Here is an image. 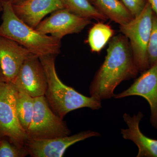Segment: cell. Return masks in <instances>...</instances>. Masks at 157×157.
I'll return each mask as SVG.
<instances>
[{
    "label": "cell",
    "instance_id": "1",
    "mask_svg": "<svg viewBox=\"0 0 157 157\" xmlns=\"http://www.w3.org/2000/svg\"><path fill=\"white\" fill-rule=\"evenodd\" d=\"M138 73L127 37L121 34L113 37L105 60L90 85V95L101 101L110 99L122 82L135 78Z\"/></svg>",
    "mask_w": 157,
    "mask_h": 157
},
{
    "label": "cell",
    "instance_id": "2",
    "mask_svg": "<svg viewBox=\"0 0 157 157\" xmlns=\"http://www.w3.org/2000/svg\"><path fill=\"white\" fill-rule=\"evenodd\" d=\"M2 7L1 36L13 40L39 57L59 54L61 40L39 33L20 19L9 0H2Z\"/></svg>",
    "mask_w": 157,
    "mask_h": 157
},
{
    "label": "cell",
    "instance_id": "3",
    "mask_svg": "<svg viewBox=\"0 0 157 157\" xmlns=\"http://www.w3.org/2000/svg\"><path fill=\"white\" fill-rule=\"evenodd\" d=\"M55 57L54 55L39 57L48 82L45 96L53 112L63 119L69 112L80 108L86 107L92 110L101 109L102 101L91 96L83 95L62 82L56 70Z\"/></svg>",
    "mask_w": 157,
    "mask_h": 157
},
{
    "label": "cell",
    "instance_id": "4",
    "mask_svg": "<svg viewBox=\"0 0 157 157\" xmlns=\"http://www.w3.org/2000/svg\"><path fill=\"white\" fill-rule=\"evenodd\" d=\"M153 14V11L147 2L138 16L119 27L122 34L128 40L134 62L140 73L149 68L147 48L152 28Z\"/></svg>",
    "mask_w": 157,
    "mask_h": 157
},
{
    "label": "cell",
    "instance_id": "5",
    "mask_svg": "<svg viewBox=\"0 0 157 157\" xmlns=\"http://www.w3.org/2000/svg\"><path fill=\"white\" fill-rule=\"evenodd\" d=\"M34 101L33 117L26 132L28 139H49L70 135L66 122L53 112L45 96L34 98Z\"/></svg>",
    "mask_w": 157,
    "mask_h": 157
},
{
    "label": "cell",
    "instance_id": "6",
    "mask_svg": "<svg viewBox=\"0 0 157 157\" xmlns=\"http://www.w3.org/2000/svg\"><path fill=\"white\" fill-rule=\"evenodd\" d=\"M17 93L13 82H6L0 86V137H9L17 145L25 146L28 137L17 117Z\"/></svg>",
    "mask_w": 157,
    "mask_h": 157
},
{
    "label": "cell",
    "instance_id": "7",
    "mask_svg": "<svg viewBox=\"0 0 157 157\" xmlns=\"http://www.w3.org/2000/svg\"><path fill=\"white\" fill-rule=\"evenodd\" d=\"M12 82L19 92L33 98L45 96L48 82L39 57L31 55L21 66Z\"/></svg>",
    "mask_w": 157,
    "mask_h": 157
},
{
    "label": "cell",
    "instance_id": "8",
    "mask_svg": "<svg viewBox=\"0 0 157 157\" xmlns=\"http://www.w3.org/2000/svg\"><path fill=\"white\" fill-rule=\"evenodd\" d=\"M91 23V19L72 13L67 9H59L41 21L36 30L61 40L69 34L78 33Z\"/></svg>",
    "mask_w": 157,
    "mask_h": 157
},
{
    "label": "cell",
    "instance_id": "9",
    "mask_svg": "<svg viewBox=\"0 0 157 157\" xmlns=\"http://www.w3.org/2000/svg\"><path fill=\"white\" fill-rule=\"evenodd\" d=\"M101 134L92 131H83L73 135L49 139H28L25 146L33 157H61L68 147L74 144Z\"/></svg>",
    "mask_w": 157,
    "mask_h": 157
},
{
    "label": "cell",
    "instance_id": "10",
    "mask_svg": "<svg viewBox=\"0 0 157 157\" xmlns=\"http://www.w3.org/2000/svg\"><path fill=\"white\" fill-rule=\"evenodd\" d=\"M132 96L142 97L148 102L151 110L150 122L157 130V64L141 73L128 88L113 97L121 99Z\"/></svg>",
    "mask_w": 157,
    "mask_h": 157
},
{
    "label": "cell",
    "instance_id": "11",
    "mask_svg": "<svg viewBox=\"0 0 157 157\" xmlns=\"http://www.w3.org/2000/svg\"><path fill=\"white\" fill-rule=\"evenodd\" d=\"M32 54L13 40L0 36V67L6 82H13L23 63Z\"/></svg>",
    "mask_w": 157,
    "mask_h": 157
},
{
    "label": "cell",
    "instance_id": "12",
    "mask_svg": "<svg viewBox=\"0 0 157 157\" xmlns=\"http://www.w3.org/2000/svg\"><path fill=\"white\" fill-rule=\"evenodd\" d=\"M13 8L20 19L36 29L46 15L65 6L62 0H25Z\"/></svg>",
    "mask_w": 157,
    "mask_h": 157
},
{
    "label": "cell",
    "instance_id": "13",
    "mask_svg": "<svg viewBox=\"0 0 157 157\" xmlns=\"http://www.w3.org/2000/svg\"><path fill=\"white\" fill-rule=\"evenodd\" d=\"M143 117L140 111L133 117L124 113L123 117L128 128L121 129V134L124 139L132 140L137 145L138 148L137 157H157V140L147 137L139 128Z\"/></svg>",
    "mask_w": 157,
    "mask_h": 157
},
{
    "label": "cell",
    "instance_id": "14",
    "mask_svg": "<svg viewBox=\"0 0 157 157\" xmlns=\"http://www.w3.org/2000/svg\"><path fill=\"white\" fill-rule=\"evenodd\" d=\"M93 5L107 19L120 25L126 24L135 18L121 0H96Z\"/></svg>",
    "mask_w": 157,
    "mask_h": 157
},
{
    "label": "cell",
    "instance_id": "15",
    "mask_svg": "<svg viewBox=\"0 0 157 157\" xmlns=\"http://www.w3.org/2000/svg\"><path fill=\"white\" fill-rule=\"evenodd\" d=\"M114 31L109 25L103 23L95 24L90 29L87 42L93 52H99L112 38Z\"/></svg>",
    "mask_w": 157,
    "mask_h": 157
},
{
    "label": "cell",
    "instance_id": "16",
    "mask_svg": "<svg viewBox=\"0 0 157 157\" xmlns=\"http://www.w3.org/2000/svg\"><path fill=\"white\" fill-rule=\"evenodd\" d=\"M65 8L74 14L90 19H107L89 0H62Z\"/></svg>",
    "mask_w": 157,
    "mask_h": 157
},
{
    "label": "cell",
    "instance_id": "17",
    "mask_svg": "<svg viewBox=\"0 0 157 157\" xmlns=\"http://www.w3.org/2000/svg\"><path fill=\"white\" fill-rule=\"evenodd\" d=\"M16 107L20 123L26 132L33 117L35 110L34 98L24 93L18 92Z\"/></svg>",
    "mask_w": 157,
    "mask_h": 157
},
{
    "label": "cell",
    "instance_id": "18",
    "mask_svg": "<svg viewBox=\"0 0 157 157\" xmlns=\"http://www.w3.org/2000/svg\"><path fill=\"white\" fill-rule=\"evenodd\" d=\"M29 155L25 146L17 145L9 137H0V157H25Z\"/></svg>",
    "mask_w": 157,
    "mask_h": 157
},
{
    "label": "cell",
    "instance_id": "19",
    "mask_svg": "<svg viewBox=\"0 0 157 157\" xmlns=\"http://www.w3.org/2000/svg\"><path fill=\"white\" fill-rule=\"evenodd\" d=\"M149 68L157 64V17L154 13L152 28L147 48Z\"/></svg>",
    "mask_w": 157,
    "mask_h": 157
},
{
    "label": "cell",
    "instance_id": "20",
    "mask_svg": "<svg viewBox=\"0 0 157 157\" xmlns=\"http://www.w3.org/2000/svg\"><path fill=\"white\" fill-rule=\"evenodd\" d=\"M134 17H137L143 11L147 0H121Z\"/></svg>",
    "mask_w": 157,
    "mask_h": 157
},
{
    "label": "cell",
    "instance_id": "21",
    "mask_svg": "<svg viewBox=\"0 0 157 157\" xmlns=\"http://www.w3.org/2000/svg\"><path fill=\"white\" fill-rule=\"evenodd\" d=\"M150 4L154 13L157 17V0H147Z\"/></svg>",
    "mask_w": 157,
    "mask_h": 157
},
{
    "label": "cell",
    "instance_id": "22",
    "mask_svg": "<svg viewBox=\"0 0 157 157\" xmlns=\"http://www.w3.org/2000/svg\"><path fill=\"white\" fill-rule=\"evenodd\" d=\"M4 82H6V80H5V78H4L2 69H1V67H0V86Z\"/></svg>",
    "mask_w": 157,
    "mask_h": 157
},
{
    "label": "cell",
    "instance_id": "23",
    "mask_svg": "<svg viewBox=\"0 0 157 157\" xmlns=\"http://www.w3.org/2000/svg\"><path fill=\"white\" fill-rule=\"evenodd\" d=\"M9 1L12 3L13 5H15V4H19V3L22 2L25 0H9Z\"/></svg>",
    "mask_w": 157,
    "mask_h": 157
},
{
    "label": "cell",
    "instance_id": "24",
    "mask_svg": "<svg viewBox=\"0 0 157 157\" xmlns=\"http://www.w3.org/2000/svg\"><path fill=\"white\" fill-rule=\"evenodd\" d=\"M2 0H0V12L2 11Z\"/></svg>",
    "mask_w": 157,
    "mask_h": 157
},
{
    "label": "cell",
    "instance_id": "25",
    "mask_svg": "<svg viewBox=\"0 0 157 157\" xmlns=\"http://www.w3.org/2000/svg\"><path fill=\"white\" fill-rule=\"evenodd\" d=\"M89 1L93 5V4H94V3L95 2L96 0H89Z\"/></svg>",
    "mask_w": 157,
    "mask_h": 157
}]
</instances>
